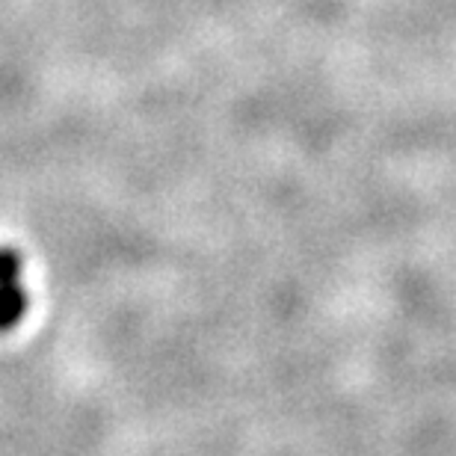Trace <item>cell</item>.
Segmentation results:
<instances>
[{
  "label": "cell",
  "mask_w": 456,
  "mask_h": 456,
  "mask_svg": "<svg viewBox=\"0 0 456 456\" xmlns=\"http://www.w3.org/2000/svg\"><path fill=\"white\" fill-rule=\"evenodd\" d=\"M27 305H30V297L18 281L15 285H0V332H9L12 326L21 323Z\"/></svg>",
  "instance_id": "cell-1"
},
{
  "label": "cell",
  "mask_w": 456,
  "mask_h": 456,
  "mask_svg": "<svg viewBox=\"0 0 456 456\" xmlns=\"http://www.w3.org/2000/svg\"><path fill=\"white\" fill-rule=\"evenodd\" d=\"M18 279H21V255L0 246V285H15Z\"/></svg>",
  "instance_id": "cell-2"
}]
</instances>
